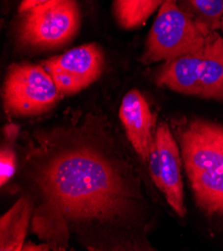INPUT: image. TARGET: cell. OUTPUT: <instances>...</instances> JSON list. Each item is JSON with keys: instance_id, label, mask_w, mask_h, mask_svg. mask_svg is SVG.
<instances>
[{"instance_id": "cell-1", "label": "cell", "mask_w": 223, "mask_h": 251, "mask_svg": "<svg viewBox=\"0 0 223 251\" xmlns=\"http://www.w3.org/2000/svg\"><path fill=\"white\" fill-rule=\"evenodd\" d=\"M35 182L42 202L35 209L33 230L63 248L71 225L113 224L135 206L134 189L118 163L86 144L67 146L40 165Z\"/></svg>"}, {"instance_id": "cell-2", "label": "cell", "mask_w": 223, "mask_h": 251, "mask_svg": "<svg viewBox=\"0 0 223 251\" xmlns=\"http://www.w3.org/2000/svg\"><path fill=\"white\" fill-rule=\"evenodd\" d=\"M179 139L197 205L223 221V126L192 120L181 129Z\"/></svg>"}, {"instance_id": "cell-3", "label": "cell", "mask_w": 223, "mask_h": 251, "mask_svg": "<svg viewBox=\"0 0 223 251\" xmlns=\"http://www.w3.org/2000/svg\"><path fill=\"white\" fill-rule=\"evenodd\" d=\"M208 34L177 0H164L148 35L142 61L145 64L167 61L194 51L204 46Z\"/></svg>"}, {"instance_id": "cell-4", "label": "cell", "mask_w": 223, "mask_h": 251, "mask_svg": "<svg viewBox=\"0 0 223 251\" xmlns=\"http://www.w3.org/2000/svg\"><path fill=\"white\" fill-rule=\"evenodd\" d=\"M20 15L18 39L33 48L62 46L74 37L80 25L77 0H49Z\"/></svg>"}, {"instance_id": "cell-5", "label": "cell", "mask_w": 223, "mask_h": 251, "mask_svg": "<svg viewBox=\"0 0 223 251\" xmlns=\"http://www.w3.org/2000/svg\"><path fill=\"white\" fill-rule=\"evenodd\" d=\"M61 93L44 66L14 63L3 87L5 110L15 116H34L47 112L57 103Z\"/></svg>"}, {"instance_id": "cell-6", "label": "cell", "mask_w": 223, "mask_h": 251, "mask_svg": "<svg viewBox=\"0 0 223 251\" xmlns=\"http://www.w3.org/2000/svg\"><path fill=\"white\" fill-rule=\"evenodd\" d=\"M103 65V53L95 43L75 47L43 62L61 95L75 94L88 87L100 76Z\"/></svg>"}, {"instance_id": "cell-7", "label": "cell", "mask_w": 223, "mask_h": 251, "mask_svg": "<svg viewBox=\"0 0 223 251\" xmlns=\"http://www.w3.org/2000/svg\"><path fill=\"white\" fill-rule=\"evenodd\" d=\"M159 154L160 191L164 194L167 203L180 217L186 214L183 197V181L178 145L168 125L160 124L154 135Z\"/></svg>"}, {"instance_id": "cell-8", "label": "cell", "mask_w": 223, "mask_h": 251, "mask_svg": "<svg viewBox=\"0 0 223 251\" xmlns=\"http://www.w3.org/2000/svg\"><path fill=\"white\" fill-rule=\"evenodd\" d=\"M119 118L135 151L144 160H149L152 135L153 115L145 97L137 89H132L123 97L119 109Z\"/></svg>"}, {"instance_id": "cell-9", "label": "cell", "mask_w": 223, "mask_h": 251, "mask_svg": "<svg viewBox=\"0 0 223 251\" xmlns=\"http://www.w3.org/2000/svg\"><path fill=\"white\" fill-rule=\"evenodd\" d=\"M203 54L204 46L165 61L155 77L156 84L182 94L200 96Z\"/></svg>"}, {"instance_id": "cell-10", "label": "cell", "mask_w": 223, "mask_h": 251, "mask_svg": "<svg viewBox=\"0 0 223 251\" xmlns=\"http://www.w3.org/2000/svg\"><path fill=\"white\" fill-rule=\"evenodd\" d=\"M200 97L223 101V38L216 31L210 32L205 40Z\"/></svg>"}, {"instance_id": "cell-11", "label": "cell", "mask_w": 223, "mask_h": 251, "mask_svg": "<svg viewBox=\"0 0 223 251\" xmlns=\"http://www.w3.org/2000/svg\"><path fill=\"white\" fill-rule=\"evenodd\" d=\"M32 202L27 197L18 201L0 219V250H22L29 226Z\"/></svg>"}, {"instance_id": "cell-12", "label": "cell", "mask_w": 223, "mask_h": 251, "mask_svg": "<svg viewBox=\"0 0 223 251\" xmlns=\"http://www.w3.org/2000/svg\"><path fill=\"white\" fill-rule=\"evenodd\" d=\"M164 0H114L113 12L121 27L133 29L144 24Z\"/></svg>"}, {"instance_id": "cell-13", "label": "cell", "mask_w": 223, "mask_h": 251, "mask_svg": "<svg viewBox=\"0 0 223 251\" xmlns=\"http://www.w3.org/2000/svg\"><path fill=\"white\" fill-rule=\"evenodd\" d=\"M177 3L207 34L221 27L223 0H177Z\"/></svg>"}, {"instance_id": "cell-14", "label": "cell", "mask_w": 223, "mask_h": 251, "mask_svg": "<svg viewBox=\"0 0 223 251\" xmlns=\"http://www.w3.org/2000/svg\"><path fill=\"white\" fill-rule=\"evenodd\" d=\"M16 169V157L13 150L2 148L0 152V185L3 186L12 176Z\"/></svg>"}, {"instance_id": "cell-15", "label": "cell", "mask_w": 223, "mask_h": 251, "mask_svg": "<svg viewBox=\"0 0 223 251\" xmlns=\"http://www.w3.org/2000/svg\"><path fill=\"white\" fill-rule=\"evenodd\" d=\"M47 1H49V0H22L21 3L19 4L18 11L19 13H23L32 9L33 7L41 5Z\"/></svg>"}, {"instance_id": "cell-16", "label": "cell", "mask_w": 223, "mask_h": 251, "mask_svg": "<svg viewBox=\"0 0 223 251\" xmlns=\"http://www.w3.org/2000/svg\"><path fill=\"white\" fill-rule=\"evenodd\" d=\"M22 250H48V245H33V244H28L23 246Z\"/></svg>"}, {"instance_id": "cell-17", "label": "cell", "mask_w": 223, "mask_h": 251, "mask_svg": "<svg viewBox=\"0 0 223 251\" xmlns=\"http://www.w3.org/2000/svg\"><path fill=\"white\" fill-rule=\"evenodd\" d=\"M221 30H222V32H223V17H222V20H221Z\"/></svg>"}]
</instances>
